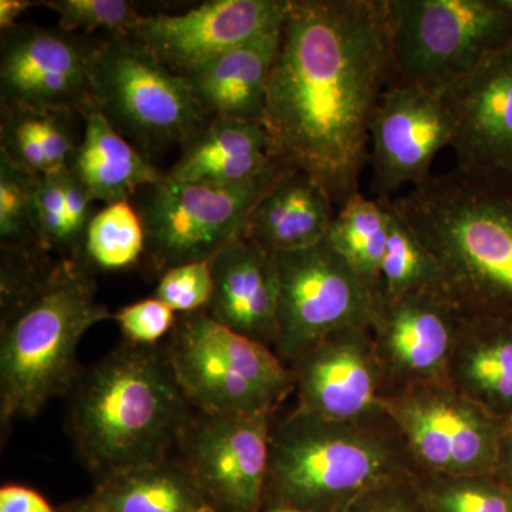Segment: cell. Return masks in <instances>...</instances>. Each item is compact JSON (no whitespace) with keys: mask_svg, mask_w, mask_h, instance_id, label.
Here are the masks:
<instances>
[{"mask_svg":"<svg viewBox=\"0 0 512 512\" xmlns=\"http://www.w3.org/2000/svg\"><path fill=\"white\" fill-rule=\"evenodd\" d=\"M505 6L512 12V0H504Z\"/></svg>","mask_w":512,"mask_h":512,"instance_id":"cell-43","label":"cell"},{"mask_svg":"<svg viewBox=\"0 0 512 512\" xmlns=\"http://www.w3.org/2000/svg\"><path fill=\"white\" fill-rule=\"evenodd\" d=\"M384 409L406 441L416 473L494 476L505 421L447 380L393 390Z\"/></svg>","mask_w":512,"mask_h":512,"instance_id":"cell-10","label":"cell"},{"mask_svg":"<svg viewBox=\"0 0 512 512\" xmlns=\"http://www.w3.org/2000/svg\"><path fill=\"white\" fill-rule=\"evenodd\" d=\"M60 512H111L104 507L103 504H100L99 501L94 500L92 495L84 498L82 501H77V503L70 504L69 507L64 508L63 511Z\"/></svg>","mask_w":512,"mask_h":512,"instance_id":"cell-41","label":"cell"},{"mask_svg":"<svg viewBox=\"0 0 512 512\" xmlns=\"http://www.w3.org/2000/svg\"><path fill=\"white\" fill-rule=\"evenodd\" d=\"M66 397L67 434L97 481L173 456L195 413L158 345L114 349Z\"/></svg>","mask_w":512,"mask_h":512,"instance_id":"cell-3","label":"cell"},{"mask_svg":"<svg viewBox=\"0 0 512 512\" xmlns=\"http://www.w3.org/2000/svg\"><path fill=\"white\" fill-rule=\"evenodd\" d=\"M80 117L84 120V136L69 168L94 201L107 205L128 201L138 188L153 187L163 180L164 175L121 136L92 97L84 104Z\"/></svg>","mask_w":512,"mask_h":512,"instance_id":"cell-24","label":"cell"},{"mask_svg":"<svg viewBox=\"0 0 512 512\" xmlns=\"http://www.w3.org/2000/svg\"><path fill=\"white\" fill-rule=\"evenodd\" d=\"M454 136L446 90L390 84L370 126L377 200H393L406 185L413 188L429 180L434 160L444 148L453 147Z\"/></svg>","mask_w":512,"mask_h":512,"instance_id":"cell-13","label":"cell"},{"mask_svg":"<svg viewBox=\"0 0 512 512\" xmlns=\"http://www.w3.org/2000/svg\"><path fill=\"white\" fill-rule=\"evenodd\" d=\"M289 0H210L181 15L144 16L133 35L183 76L214 57L282 28Z\"/></svg>","mask_w":512,"mask_h":512,"instance_id":"cell-17","label":"cell"},{"mask_svg":"<svg viewBox=\"0 0 512 512\" xmlns=\"http://www.w3.org/2000/svg\"><path fill=\"white\" fill-rule=\"evenodd\" d=\"M461 316L463 312L444 293L372 299L369 329L386 394L412 384L447 380Z\"/></svg>","mask_w":512,"mask_h":512,"instance_id":"cell-14","label":"cell"},{"mask_svg":"<svg viewBox=\"0 0 512 512\" xmlns=\"http://www.w3.org/2000/svg\"><path fill=\"white\" fill-rule=\"evenodd\" d=\"M430 512H512V488L494 476L416 473Z\"/></svg>","mask_w":512,"mask_h":512,"instance_id":"cell-29","label":"cell"},{"mask_svg":"<svg viewBox=\"0 0 512 512\" xmlns=\"http://www.w3.org/2000/svg\"><path fill=\"white\" fill-rule=\"evenodd\" d=\"M494 477L512 488V417L505 420L500 447H498Z\"/></svg>","mask_w":512,"mask_h":512,"instance_id":"cell-39","label":"cell"},{"mask_svg":"<svg viewBox=\"0 0 512 512\" xmlns=\"http://www.w3.org/2000/svg\"><path fill=\"white\" fill-rule=\"evenodd\" d=\"M0 151L16 165L36 177L50 174L45 150L39 138L29 127L22 111L15 107L2 106V126H0Z\"/></svg>","mask_w":512,"mask_h":512,"instance_id":"cell-35","label":"cell"},{"mask_svg":"<svg viewBox=\"0 0 512 512\" xmlns=\"http://www.w3.org/2000/svg\"><path fill=\"white\" fill-rule=\"evenodd\" d=\"M35 5L29 0H0V28L2 32L16 28V22L22 13Z\"/></svg>","mask_w":512,"mask_h":512,"instance_id":"cell-40","label":"cell"},{"mask_svg":"<svg viewBox=\"0 0 512 512\" xmlns=\"http://www.w3.org/2000/svg\"><path fill=\"white\" fill-rule=\"evenodd\" d=\"M468 315L512 322V174L454 167L390 200Z\"/></svg>","mask_w":512,"mask_h":512,"instance_id":"cell-4","label":"cell"},{"mask_svg":"<svg viewBox=\"0 0 512 512\" xmlns=\"http://www.w3.org/2000/svg\"><path fill=\"white\" fill-rule=\"evenodd\" d=\"M342 512H430L414 474L392 478L356 498Z\"/></svg>","mask_w":512,"mask_h":512,"instance_id":"cell-37","label":"cell"},{"mask_svg":"<svg viewBox=\"0 0 512 512\" xmlns=\"http://www.w3.org/2000/svg\"><path fill=\"white\" fill-rule=\"evenodd\" d=\"M113 319L119 323L127 342L143 346H157L164 336L170 335L177 322L173 309L154 296L124 306L114 313Z\"/></svg>","mask_w":512,"mask_h":512,"instance_id":"cell-34","label":"cell"},{"mask_svg":"<svg viewBox=\"0 0 512 512\" xmlns=\"http://www.w3.org/2000/svg\"><path fill=\"white\" fill-rule=\"evenodd\" d=\"M262 512H308L299 510V508L288 507V505H266Z\"/></svg>","mask_w":512,"mask_h":512,"instance_id":"cell-42","label":"cell"},{"mask_svg":"<svg viewBox=\"0 0 512 512\" xmlns=\"http://www.w3.org/2000/svg\"><path fill=\"white\" fill-rule=\"evenodd\" d=\"M288 367L295 406L305 412L335 421L387 416L386 382L369 325L330 333Z\"/></svg>","mask_w":512,"mask_h":512,"instance_id":"cell-15","label":"cell"},{"mask_svg":"<svg viewBox=\"0 0 512 512\" xmlns=\"http://www.w3.org/2000/svg\"><path fill=\"white\" fill-rule=\"evenodd\" d=\"M36 175L0 151V238L10 254H40L32 225V190Z\"/></svg>","mask_w":512,"mask_h":512,"instance_id":"cell-30","label":"cell"},{"mask_svg":"<svg viewBox=\"0 0 512 512\" xmlns=\"http://www.w3.org/2000/svg\"><path fill=\"white\" fill-rule=\"evenodd\" d=\"M87 79L101 113L141 153L184 147L207 124L183 77L134 36L89 43Z\"/></svg>","mask_w":512,"mask_h":512,"instance_id":"cell-7","label":"cell"},{"mask_svg":"<svg viewBox=\"0 0 512 512\" xmlns=\"http://www.w3.org/2000/svg\"><path fill=\"white\" fill-rule=\"evenodd\" d=\"M245 184L184 183L164 175L153 185L144 211L146 252L157 271L210 262L244 238L252 210L284 170Z\"/></svg>","mask_w":512,"mask_h":512,"instance_id":"cell-9","label":"cell"},{"mask_svg":"<svg viewBox=\"0 0 512 512\" xmlns=\"http://www.w3.org/2000/svg\"><path fill=\"white\" fill-rule=\"evenodd\" d=\"M392 77L387 0H289L264 127L276 160L311 175L336 210L359 192Z\"/></svg>","mask_w":512,"mask_h":512,"instance_id":"cell-1","label":"cell"},{"mask_svg":"<svg viewBox=\"0 0 512 512\" xmlns=\"http://www.w3.org/2000/svg\"><path fill=\"white\" fill-rule=\"evenodd\" d=\"M164 352L175 382L198 412L275 414L295 392L292 372L274 350L224 328L204 311L177 318Z\"/></svg>","mask_w":512,"mask_h":512,"instance_id":"cell-6","label":"cell"},{"mask_svg":"<svg viewBox=\"0 0 512 512\" xmlns=\"http://www.w3.org/2000/svg\"><path fill=\"white\" fill-rule=\"evenodd\" d=\"M84 258L42 265L16 258L2 271L0 419L3 430L33 419L50 400L67 396L83 367L80 340L97 323L113 319L97 301Z\"/></svg>","mask_w":512,"mask_h":512,"instance_id":"cell-2","label":"cell"},{"mask_svg":"<svg viewBox=\"0 0 512 512\" xmlns=\"http://www.w3.org/2000/svg\"><path fill=\"white\" fill-rule=\"evenodd\" d=\"M0 512H59L43 495L23 485H3L0 488Z\"/></svg>","mask_w":512,"mask_h":512,"instance_id":"cell-38","label":"cell"},{"mask_svg":"<svg viewBox=\"0 0 512 512\" xmlns=\"http://www.w3.org/2000/svg\"><path fill=\"white\" fill-rule=\"evenodd\" d=\"M456 167L512 174V43L446 90Z\"/></svg>","mask_w":512,"mask_h":512,"instance_id":"cell-18","label":"cell"},{"mask_svg":"<svg viewBox=\"0 0 512 512\" xmlns=\"http://www.w3.org/2000/svg\"><path fill=\"white\" fill-rule=\"evenodd\" d=\"M16 109V107H15ZM29 127L39 138L45 150L50 174L67 170L80 143L74 137L72 120L74 114L37 113L22 110Z\"/></svg>","mask_w":512,"mask_h":512,"instance_id":"cell-36","label":"cell"},{"mask_svg":"<svg viewBox=\"0 0 512 512\" xmlns=\"http://www.w3.org/2000/svg\"><path fill=\"white\" fill-rule=\"evenodd\" d=\"M64 171L35 178L32 190L33 231L40 251L62 252L64 258H82L77 256L70 238L64 204Z\"/></svg>","mask_w":512,"mask_h":512,"instance_id":"cell-32","label":"cell"},{"mask_svg":"<svg viewBox=\"0 0 512 512\" xmlns=\"http://www.w3.org/2000/svg\"><path fill=\"white\" fill-rule=\"evenodd\" d=\"M211 293L210 262H195L165 271L154 291V298L170 306L174 312L185 315L204 311Z\"/></svg>","mask_w":512,"mask_h":512,"instance_id":"cell-33","label":"cell"},{"mask_svg":"<svg viewBox=\"0 0 512 512\" xmlns=\"http://www.w3.org/2000/svg\"><path fill=\"white\" fill-rule=\"evenodd\" d=\"M143 218L128 201L113 202L94 215L83 256L87 264L103 271H123L137 264L146 252Z\"/></svg>","mask_w":512,"mask_h":512,"instance_id":"cell-28","label":"cell"},{"mask_svg":"<svg viewBox=\"0 0 512 512\" xmlns=\"http://www.w3.org/2000/svg\"><path fill=\"white\" fill-rule=\"evenodd\" d=\"M409 474H416L413 458L389 416L335 421L293 406L272 424L265 507L342 512L376 485Z\"/></svg>","mask_w":512,"mask_h":512,"instance_id":"cell-5","label":"cell"},{"mask_svg":"<svg viewBox=\"0 0 512 512\" xmlns=\"http://www.w3.org/2000/svg\"><path fill=\"white\" fill-rule=\"evenodd\" d=\"M389 208V238L380 268L379 295L387 298L426 292L448 295L443 272L434 256L393 210L390 200Z\"/></svg>","mask_w":512,"mask_h":512,"instance_id":"cell-27","label":"cell"},{"mask_svg":"<svg viewBox=\"0 0 512 512\" xmlns=\"http://www.w3.org/2000/svg\"><path fill=\"white\" fill-rule=\"evenodd\" d=\"M278 338L286 366L336 330L369 325L372 295L328 242L275 254Z\"/></svg>","mask_w":512,"mask_h":512,"instance_id":"cell-11","label":"cell"},{"mask_svg":"<svg viewBox=\"0 0 512 512\" xmlns=\"http://www.w3.org/2000/svg\"><path fill=\"white\" fill-rule=\"evenodd\" d=\"M92 497L111 512L208 510L200 491L174 456L97 481Z\"/></svg>","mask_w":512,"mask_h":512,"instance_id":"cell-25","label":"cell"},{"mask_svg":"<svg viewBox=\"0 0 512 512\" xmlns=\"http://www.w3.org/2000/svg\"><path fill=\"white\" fill-rule=\"evenodd\" d=\"M3 33L2 106L80 116L90 99L89 43L62 29L37 26H16Z\"/></svg>","mask_w":512,"mask_h":512,"instance_id":"cell-16","label":"cell"},{"mask_svg":"<svg viewBox=\"0 0 512 512\" xmlns=\"http://www.w3.org/2000/svg\"><path fill=\"white\" fill-rule=\"evenodd\" d=\"M275 414L220 416L195 410L173 456L212 512H262Z\"/></svg>","mask_w":512,"mask_h":512,"instance_id":"cell-12","label":"cell"},{"mask_svg":"<svg viewBox=\"0 0 512 512\" xmlns=\"http://www.w3.org/2000/svg\"><path fill=\"white\" fill-rule=\"evenodd\" d=\"M281 29L234 47L181 76L208 120L249 121L264 126L269 74L281 42Z\"/></svg>","mask_w":512,"mask_h":512,"instance_id":"cell-20","label":"cell"},{"mask_svg":"<svg viewBox=\"0 0 512 512\" xmlns=\"http://www.w3.org/2000/svg\"><path fill=\"white\" fill-rule=\"evenodd\" d=\"M389 228V200H372L359 191L336 212L326 237L330 247L352 266L372 299L380 291Z\"/></svg>","mask_w":512,"mask_h":512,"instance_id":"cell-26","label":"cell"},{"mask_svg":"<svg viewBox=\"0 0 512 512\" xmlns=\"http://www.w3.org/2000/svg\"><path fill=\"white\" fill-rule=\"evenodd\" d=\"M204 512H212L211 510H207V511H204Z\"/></svg>","mask_w":512,"mask_h":512,"instance_id":"cell-44","label":"cell"},{"mask_svg":"<svg viewBox=\"0 0 512 512\" xmlns=\"http://www.w3.org/2000/svg\"><path fill=\"white\" fill-rule=\"evenodd\" d=\"M42 5L56 10L60 29L67 33L103 29L109 35H133L144 18L126 0H49Z\"/></svg>","mask_w":512,"mask_h":512,"instance_id":"cell-31","label":"cell"},{"mask_svg":"<svg viewBox=\"0 0 512 512\" xmlns=\"http://www.w3.org/2000/svg\"><path fill=\"white\" fill-rule=\"evenodd\" d=\"M282 167L262 124L212 119L185 144L183 156L167 175L184 183L234 185Z\"/></svg>","mask_w":512,"mask_h":512,"instance_id":"cell-22","label":"cell"},{"mask_svg":"<svg viewBox=\"0 0 512 512\" xmlns=\"http://www.w3.org/2000/svg\"><path fill=\"white\" fill-rule=\"evenodd\" d=\"M447 382L497 419H511V320L463 312Z\"/></svg>","mask_w":512,"mask_h":512,"instance_id":"cell-23","label":"cell"},{"mask_svg":"<svg viewBox=\"0 0 512 512\" xmlns=\"http://www.w3.org/2000/svg\"><path fill=\"white\" fill-rule=\"evenodd\" d=\"M390 84L447 90L512 43L504 0H387Z\"/></svg>","mask_w":512,"mask_h":512,"instance_id":"cell-8","label":"cell"},{"mask_svg":"<svg viewBox=\"0 0 512 512\" xmlns=\"http://www.w3.org/2000/svg\"><path fill=\"white\" fill-rule=\"evenodd\" d=\"M212 293L204 312L232 332L275 348L278 275L274 255L241 238L210 261Z\"/></svg>","mask_w":512,"mask_h":512,"instance_id":"cell-19","label":"cell"},{"mask_svg":"<svg viewBox=\"0 0 512 512\" xmlns=\"http://www.w3.org/2000/svg\"><path fill=\"white\" fill-rule=\"evenodd\" d=\"M336 207L311 175L285 165L249 215L244 238L268 254L301 251L328 237Z\"/></svg>","mask_w":512,"mask_h":512,"instance_id":"cell-21","label":"cell"}]
</instances>
